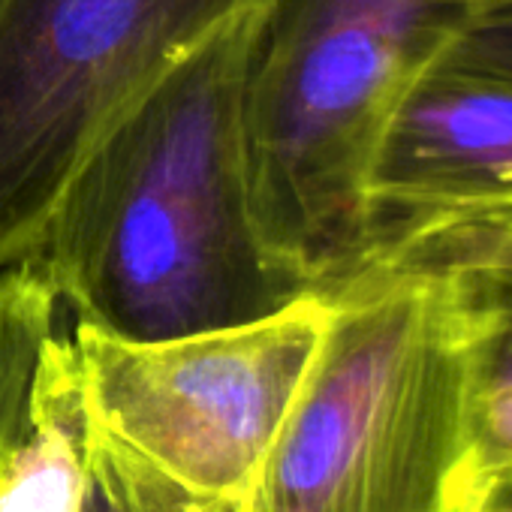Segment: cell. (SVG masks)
Masks as SVG:
<instances>
[{
  "label": "cell",
  "instance_id": "obj_1",
  "mask_svg": "<svg viewBox=\"0 0 512 512\" xmlns=\"http://www.w3.org/2000/svg\"><path fill=\"white\" fill-rule=\"evenodd\" d=\"M260 4L184 55L64 187L31 260L82 326L166 341L314 293L272 260L250 208L244 94Z\"/></svg>",
  "mask_w": 512,
  "mask_h": 512
},
{
  "label": "cell",
  "instance_id": "obj_2",
  "mask_svg": "<svg viewBox=\"0 0 512 512\" xmlns=\"http://www.w3.org/2000/svg\"><path fill=\"white\" fill-rule=\"evenodd\" d=\"M470 356L446 281L386 250L329 293L302 389L244 497L223 512H458ZM97 512H205L91 458Z\"/></svg>",
  "mask_w": 512,
  "mask_h": 512
},
{
  "label": "cell",
  "instance_id": "obj_3",
  "mask_svg": "<svg viewBox=\"0 0 512 512\" xmlns=\"http://www.w3.org/2000/svg\"><path fill=\"white\" fill-rule=\"evenodd\" d=\"M467 0H263L244 94L250 208L272 260L329 296L368 263V172Z\"/></svg>",
  "mask_w": 512,
  "mask_h": 512
},
{
  "label": "cell",
  "instance_id": "obj_4",
  "mask_svg": "<svg viewBox=\"0 0 512 512\" xmlns=\"http://www.w3.org/2000/svg\"><path fill=\"white\" fill-rule=\"evenodd\" d=\"M329 323L311 293L244 326L121 341L70 335L91 452L205 512L235 506L260 473Z\"/></svg>",
  "mask_w": 512,
  "mask_h": 512
},
{
  "label": "cell",
  "instance_id": "obj_5",
  "mask_svg": "<svg viewBox=\"0 0 512 512\" xmlns=\"http://www.w3.org/2000/svg\"><path fill=\"white\" fill-rule=\"evenodd\" d=\"M260 0H0V272L28 260L97 142Z\"/></svg>",
  "mask_w": 512,
  "mask_h": 512
},
{
  "label": "cell",
  "instance_id": "obj_6",
  "mask_svg": "<svg viewBox=\"0 0 512 512\" xmlns=\"http://www.w3.org/2000/svg\"><path fill=\"white\" fill-rule=\"evenodd\" d=\"M512 205V82L443 55L392 112L368 172V256L425 217Z\"/></svg>",
  "mask_w": 512,
  "mask_h": 512
},
{
  "label": "cell",
  "instance_id": "obj_7",
  "mask_svg": "<svg viewBox=\"0 0 512 512\" xmlns=\"http://www.w3.org/2000/svg\"><path fill=\"white\" fill-rule=\"evenodd\" d=\"M386 250H407L434 266L464 326L470 449L458 488L461 512L512 482V205L425 217L377 253Z\"/></svg>",
  "mask_w": 512,
  "mask_h": 512
},
{
  "label": "cell",
  "instance_id": "obj_8",
  "mask_svg": "<svg viewBox=\"0 0 512 512\" xmlns=\"http://www.w3.org/2000/svg\"><path fill=\"white\" fill-rule=\"evenodd\" d=\"M91 494L88 419L67 335H55L31 416L0 455V512H85Z\"/></svg>",
  "mask_w": 512,
  "mask_h": 512
},
{
  "label": "cell",
  "instance_id": "obj_9",
  "mask_svg": "<svg viewBox=\"0 0 512 512\" xmlns=\"http://www.w3.org/2000/svg\"><path fill=\"white\" fill-rule=\"evenodd\" d=\"M58 299L31 260L0 272V455L25 428L52 338Z\"/></svg>",
  "mask_w": 512,
  "mask_h": 512
},
{
  "label": "cell",
  "instance_id": "obj_10",
  "mask_svg": "<svg viewBox=\"0 0 512 512\" xmlns=\"http://www.w3.org/2000/svg\"><path fill=\"white\" fill-rule=\"evenodd\" d=\"M443 61L512 82V7L473 16L443 52Z\"/></svg>",
  "mask_w": 512,
  "mask_h": 512
},
{
  "label": "cell",
  "instance_id": "obj_11",
  "mask_svg": "<svg viewBox=\"0 0 512 512\" xmlns=\"http://www.w3.org/2000/svg\"><path fill=\"white\" fill-rule=\"evenodd\" d=\"M461 512H512V494L509 491H494L485 500H479V503H473V506H467Z\"/></svg>",
  "mask_w": 512,
  "mask_h": 512
},
{
  "label": "cell",
  "instance_id": "obj_12",
  "mask_svg": "<svg viewBox=\"0 0 512 512\" xmlns=\"http://www.w3.org/2000/svg\"><path fill=\"white\" fill-rule=\"evenodd\" d=\"M467 7L473 10V16H479V13H491V10H506V7H512V0H467Z\"/></svg>",
  "mask_w": 512,
  "mask_h": 512
},
{
  "label": "cell",
  "instance_id": "obj_13",
  "mask_svg": "<svg viewBox=\"0 0 512 512\" xmlns=\"http://www.w3.org/2000/svg\"><path fill=\"white\" fill-rule=\"evenodd\" d=\"M497 491H509V494H512V482H506V485H500ZM491 494H494V491H491ZM482 500H485V497H482Z\"/></svg>",
  "mask_w": 512,
  "mask_h": 512
},
{
  "label": "cell",
  "instance_id": "obj_14",
  "mask_svg": "<svg viewBox=\"0 0 512 512\" xmlns=\"http://www.w3.org/2000/svg\"><path fill=\"white\" fill-rule=\"evenodd\" d=\"M85 512H97V509L91 506V494H88V509H85Z\"/></svg>",
  "mask_w": 512,
  "mask_h": 512
}]
</instances>
